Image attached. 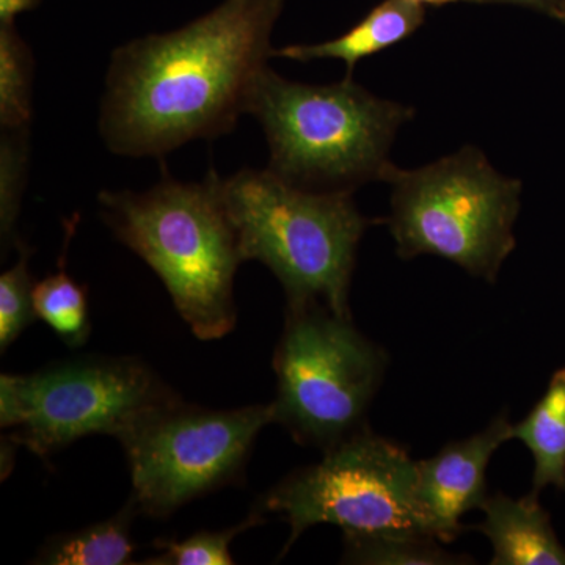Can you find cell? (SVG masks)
<instances>
[{"mask_svg":"<svg viewBox=\"0 0 565 565\" xmlns=\"http://www.w3.org/2000/svg\"><path fill=\"white\" fill-rule=\"evenodd\" d=\"M476 3H512V6L527 7L548 13L550 17L559 18L565 9V0H468Z\"/></svg>","mask_w":565,"mask_h":565,"instance_id":"21","label":"cell"},{"mask_svg":"<svg viewBox=\"0 0 565 565\" xmlns=\"http://www.w3.org/2000/svg\"><path fill=\"white\" fill-rule=\"evenodd\" d=\"M252 511L280 514L289 523L281 555L322 523L341 527L344 539H433L416 501L415 460L366 426L323 451L321 462L286 476Z\"/></svg>","mask_w":565,"mask_h":565,"instance_id":"6","label":"cell"},{"mask_svg":"<svg viewBox=\"0 0 565 565\" xmlns=\"http://www.w3.org/2000/svg\"><path fill=\"white\" fill-rule=\"evenodd\" d=\"M250 114L266 132L270 172L310 191L352 192L385 181L397 129L414 118L404 104L384 102L352 77L308 85L263 70L248 95Z\"/></svg>","mask_w":565,"mask_h":565,"instance_id":"3","label":"cell"},{"mask_svg":"<svg viewBox=\"0 0 565 565\" xmlns=\"http://www.w3.org/2000/svg\"><path fill=\"white\" fill-rule=\"evenodd\" d=\"M285 0H225L210 13L111 55L99 128L110 151L162 156L233 131L273 57Z\"/></svg>","mask_w":565,"mask_h":565,"instance_id":"1","label":"cell"},{"mask_svg":"<svg viewBox=\"0 0 565 565\" xmlns=\"http://www.w3.org/2000/svg\"><path fill=\"white\" fill-rule=\"evenodd\" d=\"M29 131H2L0 145V234L2 255L17 247L20 239L17 222L20 217L29 159Z\"/></svg>","mask_w":565,"mask_h":565,"instance_id":"20","label":"cell"},{"mask_svg":"<svg viewBox=\"0 0 565 565\" xmlns=\"http://www.w3.org/2000/svg\"><path fill=\"white\" fill-rule=\"evenodd\" d=\"M275 423L273 403L215 411L180 397L152 408L117 440L139 515L167 519L196 498L244 481L253 445Z\"/></svg>","mask_w":565,"mask_h":565,"instance_id":"8","label":"cell"},{"mask_svg":"<svg viewBox=\"0 0 565 565\" xmlns=\"http://www.w3.org/2000/svg\"><path fill=\"white\" fill-rule=\"evenodd\" d=\"M264 516L252 511L247 519L237 525L222 531H200L182 539H163L156 541L154 548L159 553L148 557L141 564L147 565H232L236 563L232 553V544L237 535L258 526Z\"/></svg>","mask_w":565,"mask_h":565,"instance_id":"17","label":"cell"},{"mask_svg":"<svg viewBox=\"0 0 565 565\" xmlns=\"http://www.w3.org/2000/svg\"><path fill=\"white\" fill-rule=\"evenodd\" d=\"M424 18L426 10L416 0H384L338 39L318 44H291L274 51V55L297 62L340 58L348 66V76L352 77L356 63L414 35L424 24Z\"/></svg>","mask_w":565,"mask_h":565,"instance_id":"12","label":"cell"},{"mask_svg":"<svg viewBox=\"0 0 565 565\" xmlns=\"http://www.w3.org/2000/svg\"><path fill=\"white\" fill-rule=\"evenodd\" d=\"M33 57L14 24H0V125L29 131L32 120Z\"/></svg>","mask_w":565,"mask_h":565,"instance_id":"16","label":"cell"},{"mask_svg":"<svg viewBox=\"0 0 565 565\" xmlns=\"http://www.w3.org/2000/svg\"><path fill=\"white\" fill-rule=\"evenodd\" d=\"M139 515L136 504L126 501L121 511L84 530L54 535L41 546L33 564L43 565H126L134 564L137 544L131 527Z\"/></svg>","mask_w":565,"mask_h":565,"instance_id":"14","label":"cell"},{"mask_svg":"<svg viewBox=\"0 0 565 565\" xmlns=\"http://www.w3.org/2000/svg\"><path fill=\"white\" fill-rule=\"evenodd\" d=\"M343 563L348 564H463L462 557L446 553L434 539L355 537L344 539Z\"/></svg>","mask_w":565,"mask_h":565,"instance_id":"18","label":"cell"},{"mask_svg":"<svg viewBox=\"0 0 565 565\" xmlns=\"http://www.w3.org/2000/svg\"><path fill=\"white\" fill-rule=\"evenodd\" d=\"M177 397L136 356H81L32 374L0 375V426L11 430L14 445L47 457L88 435L117 438Z\"/></svg>","mask_w":565,"mask_h":565,"instance_id":"9","label":"cell"},{"mask_svg":"<svg viewBox=\"0 0 565 565\" xmlns=\"http://www.w3.org/2000/svg\"><path fill=\"white\" fill-rule=\"evenodd\" d=\"M40 0H0V24H14L17 17L35 9Z\"/></svg>","mask_w":565,"mask_h":565,"instance_id":"22","label":"cell"},{"mask_svg":"<svg viewBox=\"0 0 565 565\" xmlns=\"http://www.w3.org/2000/svg\"><path fill=\"white\" fill-rule=\"evenodd\" d=\"M275 423L300 445L327 451L363 429L384 381V349L322 303L286 305L274 353Z\"/></svg>","mask_w":565,"mask_h":565,"instance_id":"7","label":"cell"},{"mask_svg":"<svg viewBox=\"0 0 565 565\" xmlns=\"http://www.w3.org/2000/svg\"><path fill=\"white\" fill-rule=\"evenodd\" d=\"M77 222V215L65 222V244L58 262V273L47 275L33 286V307L36 316L46 322L68 348H81L87 343L92 333L87 289L66 273L65 266L66 250Z\"/></svg>","mask_w":565,"mask_h":565,"instance_id":"15","label":"cell"},{"mask_svg":"<svg viewBox=\"0 0 565 565\" xmlns=\"http://www.w3.org/2000/svg\"><path fill=\"white\" fill-rule=\"evenodd\" d=\"M390 232L403 259L433 255L497 281L515 248L522 182L505 178L475 147L416 170L393 167Z\"/></svg>","mask_w":565,"mask_h":565,"instance_id":"5","label":"cell"},{"mask_svg":"<svg viewBox=\"0 0 565 565\" xmlns=\"http://www.w3.org/2000/svg\"><path fill=\"white\" fill-rule=\"evenodd\" d=\"M20 258L0 275V352H6L28 327L39 319L33 307L32 250L21 241L17 245Z\"/></svg>","mask_w":565,"mask_h":565,"instance_id":"19","label":"cell"},{"mask_svg":"<svg viewBox=\"0 0 565 565\" xmlns=\"http://www.w3.org/2000/svg\"><path fill=\"white\" fill-rule=\"evenodd\" d=\"M99 207L115 237L161 278L199 340L233 332L234 277L244 259L214 170L202 182L167 174L147 192L104 191Z\"/></svg>","mask_w":565,"mask_h":565,"instance_id":"2","label":"cell"},{"mask_svg":"<svg viewBox=\"0 0 565 565\" xmlns=\"http://www.w3.org/2000/svg\"><path fill=\"white\" fill-rule=\"evenodd\" d=\"M512 430L514 426L501 415L481 433L416 462V501L435 541L455 542L463 533V515L486 503L487 468L501 445L511 440Z\"/></svg>","mask_w":565,"mask_h":565,"instance_id":"10","label":"cell"},{"mask_svg":"<svg viewBox=\"0 0 565 565\" xmlns=\"http://www.w3.org/2000/svg\"><path fill=\"white\" fill-rule=\"evenodd\" d=\"M557 20L565 22V9H564L563 13H561V17L557 18Z\"/></svg>","mask_w":565,"mask_h":565,"instance_id":"24","label":"cell"},{"mask_svg":"<svg viewBox=\"0 0 565 565\" xmlns=\"http://www.w3.org/2000/svg\"><path fill=\"white\" fill-rule=\"evenodd\" d=\"M416 2L423 3V6H446V3L462 2V0H416Z\"/></svg>","mask_w":565,"mask_h":565,"instance_id":"23","label":"cell"},{"mask_svg":"<svg viewBox=\"0 0 565 565\" xmlns=\"http://www.w3.org/2000/svg\"><path fill=\"white\" fill-rule=\"evenodd\" d=\"M512 438L523 441L533 455L531 492L555 487L565 494V367L553 374L542 399L515 424Z\"/></svg>","mask_w":565,"mask_h":565,"instance_id":"13","label":"cell"},{"mask_svg":"<svg viewBox=\"0 0 565 565\" xmlns=\"http://www.w3.org/2000/svg\"><path fill=\"white\" fill-rule=\"evenodd\" d=\"M484 520L475 530L492 544V565H565V548L553 530L539 494L494 493L482 504Z\"/></svg>","mask_w":565,"mask_h":565,"instance_id":"11","label":"cell"},{"mask_svg":"<svg viewBox=\"0 0 565 565\" xmlns=\"http://www.w3.org/2000/svg\"><path fill=\"white\" fill-rule=\"evenodd\" d=\"M221 193L244 262L263 263L281 282L286 305L322 303L351 318L356 248L375 223L352 192L310 191L266 170L221 178Z\"/></svg>","mask_w":565,"mask_h":565,"instance_id":"4","label":"cell"}]
</instances>
